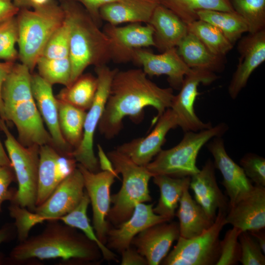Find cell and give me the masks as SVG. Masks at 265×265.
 Segmentation results:
<instances>
[{
	"label": "cell",
	"instance_id": "obj_7",
	"mask_svg": "<svg viewBox=\"0 0 265 265\" xmlns=\"http://www.w3.org/2000/svg\"><path fill=\"white\" fill-rule=\"evenodd\" d=\"M228 130L226 124L220 123L198 132H185L177 145L168 149H162L146 167L154 176L191 177L200 170L196 160L202 147L213 137L222 136Z\"/></svg>",
	"mask_w": 265,
	"mask_h": 265
},
{
	"label": "cell",
	"instance_id": "obj_28",
	"mask_svg": "<svg viewBox=\"0 0 265 265\" xmlns=\"http://www.w3.org/2000/svg\"><path fill=\"white\" fill-rule=\"evenodd\" d=\"M177 47L179 55L190 68L204 69L213 73L224 69V56L212 53L195 35L189 32Z\"/></svg>",
	"mask_w": 265,
	"mask_h": 265
},
{
	"label": "cell",
	"instance_id": "obj_21",
	"mask_svg": "<svg viewBox=\"0 0 265 265\" xmlns=\"http://www.w3.org/2000/svg\"><path fill=\"white\" fill-rule=\"evenodd\" d=\"M162 222L144 230L132 239L137 251L146 259L148 265H158L168 254L180 237L179 223Z\"/></svg>",
	"mask_w": 265,
	"mask_h": 265
},
{
	"label": "cell",
	"instance_id": "obj_6",
	"mask_svg": "<svg viewBox=\"0 0 265 265\" xmlns=\"http://www.w3.org/2000/svg\"><path fill=\"white\" fill-rule=\"evenodd\" d=\"M106 154L116 172L122 177L120 189L111 196L113 206L107 217L116 227L131 217L138 203L151 201L149 182L154 175L146 166L136 164L116 149Z\"/></svg>",
	"mask_w": 265,
	"mask_h": 265
},
{
	"label": "cell",
	"instance_id": "obj_13",
	"mask_svg": "<svg viewBox=\"0 0 265 265\" xmlns=\"http://www.w3.org/2000/svg\"><path fill=\"white\" fill-rule=\"evenodd\" d=\"M103 31L109 40L111 60L115 63L131 61L135 50L155 46L154 29L148 24L119 26L107 23Z\"/></svg>",
	"mask_w": 265,
	"mask_h": 265
},
{
	"label": "cell",
	"instance_id": "obj_38",
	"mask_svg": "<svg viewBox=\"0 0 265 265\" xmlns=\"http://www.w3.org/2000/svg\"><path fill=\"white\" fill-rule=\"evenodd\" d=\"M18 40V29L16 16L0 23V59L14 62L18 58L16 45Z\"/></svg>",
	"mask_w": 265,
	"mask_h": 265
},
{
	"label": "cell",
	"instance_id": "obj_47",
	"mask_svg": "<svg viewBox=\"0 0 265 265\" xmlns=\"http://www.w3.org/2000/svg\"><path fill=\"white\" fill-rule=\"evenodd\" d=\"M14 64V62L11 61H4L0 62V116L1 119L4 121L5 117L3 104L1 98V90L3 83L11 71Z\"/></svg>",
	"mask_w": 265,
	"mask_h": 265
},
{
	"label": "cell",
	"instance_id": "obj_17",
	"mask_svg": "<svg viewBox=\"0 0 265 265\" xmlns=\"http://www.w3.org/2000/svg\"><path fill=\"white\" fill-rule=\"evenodd\" d=\"M84 191L83 176L77 166L57 186L44 202L36 207L34 212L45 217L46 221L57 220L78 206Z\"/></svg>",
	"mask_w": 265,
	"mask_h": 265
},
{
	"label": "cell",
	"instance_id": "obj_45",
	"mask_svg": "<svg viewBox=\"0 0 265 265\" xmlns=\"http://www.w3.org/2000/svg\"><path fill=\"white\" fill-rule=\"evenodd\" d=\"M80 3L88 12L94 21L99 26L102 25V20L100 17V8L106 4L122 1L133 0H67Z\"/></svg>",
	"mask_w": 265,
	"mask_h": 265
},
{
	"label": "cell",
	"instance_id": "obj_9",
	"mask_svg": "<svg viewBox=\"0 0 265 265\" xmlns=\"http://www.w3.org/2000/svg\"><path fill=\"white\" fill-rule=\"evenodd\" d=\"M227 211L218 210L212 225L200 235L179 237L173 249L161 263L164 265H216L220 253L219 236L227 224Z\"/></svg>",
	"mask_w": 265,
	"mask_h": 265
},
{
	"label": "cell",
	"instance_id": "obj_8",
	"mask_svg": "<svg viewBox=\"0 0 265 265\" xmlns=\"http://www.w3.org/2000/svg\"><path fill=\"white\" fill-rule=\"evenodd\" d=\"M0 130L5 135L4 145L13 168L18 189L13 200L15 203L32 212L36 208L39 146L23 145L11 133L5 122L0 120Z\"/></svg>",
	"mask_w": 265,
	"mask_h": 265
},
{
	"label": "cell",
	"instance_id": "obj_19",
	"mask_svg": "<svg viewBox=\"0 0 265 265\" xmlns=\"http://www.w3.org/2000/svg\"><path fill=\"white\" fill-rule=\"evenodd\" d=\"M31 86L37 108L51 135L53 146L62 155L71 157L74 149L66 141L61 132L57 99L53 95V85L38 74H31Z\"/></svg>",
	"mask_w": 265,
	"mask_h": 265
},
{
	"label": "cell",
	"instance_id": "obj_36",
	"mask_svg": "<svg viewBox=\"0 0 265 265\" xmlns=\"http://www.w3.org/2000/svg\"><path fill=\"white\" fill-rule=\"evenodd\" d=\"M38 74L53 85L60 84L69 86L71 83V64L69 57L47 58L41 57L36 66Z\"/></svg>",
	"mask_w": 265,
	"mask_h": 265
},
{
	"label": "cell",
	"instance_id": "obj_50",
	"mask_svg": "<svg viewBox=\"0 0 265 265\" xmlns=\"http://www.w3.org/2000/svg\"><path fill=\"white\" fill-rule=\"evenodd\" d=\"M16 231L14 224H6L0 228V244L9 240Z\"/></svg>",
	"mask_w": 265,
	"mask_h": 265
},
{
	"label": "cell",
	"instance_id": "obj_3",
	"mask_svg": "<svg viewBox=\"0 0 265 265\" xmlns=\"http://www.w3.org/2000/svg\"><path fill=\"white\" fill-rule=\"evenodd\" d=\"M101 254L97 244L76 228L52 220L40 234L20 242L11 251L9 258L15 263L56 258L91 262L98 260Z\"/></svg>",
	"mask_w": 265,
	"mask_h": 265
},
{
	"label": "cell",
	"instance_id": "obj_24",
	"mask_svg": "<svg viewBox=\"0 0 265 265\" xmlns=\"http://www.w3.org/2000/svg\"><path fill=\"white\" fill-rule=\"evenodd\" d=\"M213 162L209 159L199 171L191 176L189 187L194 200L207 214L215 219L218 210L228 211L229 200L217 183Z\"/></svg>",
	"mask_w": 265,
	"mask_h": 265
},
{
	"label": "cell",
	"instance_id": "obj_39",
	"mask_svg": "<svg viewBox=\"0 0 265 265\" xmlns=\"http://www.w3.org/2000/svg\"><path fill=\"white\" fill-rule=\"evenodd\" d=\"M8 210L10 216L15 220L14 225L19 242L28 238L33 226L46 221L45 217L14 202H10Z\"/></svg>",
	"mask_w": 265,
	"mask_h": 265
},
{
	"label": "cell",
	"instance_id": "obj_23",
	"mask_svg": "<svg viewBox=\"0 0 265 265\" xmlns=\"http://www.w3.org/2000/svg\"><path fill=\"white\" fill-rule=\"evenodd\" d=\"M226 224L250 232L265 227V186L254 185L253 190L232 206H229Z\"/></svg>",
	"mask_w": 265,
	"mask_h": 265
},
{
	"label": "cell",
	"instance_id": "obj_42",
	"mask_svg": "<svg viewBox=\"0 0 265 265\" xmlns=\"http://www.w3.org/2000/svg\"><path fill=\"white\" fill-rule=\"evenodd\" d=\"M238 240L241 248L239 260L242 265H265V256L261 247L247 231H242Z\"/></svg>",
	"mask_w": 265,
	"mask_h": 265
},
{
	"label": "cell",
	"instance_id": "obj_48",
	"mask_svg": "<svg viewBox=\"0 0 265 265\" xmlns=\"http://www.w3.org/2000/svg\"><path fill=\"white\" fill-rule=\"evenodd\" d=\"M19 10L13 0H0V23L16 16Z\"/></svg>",
	"mask_w": 265,
	"mask_h": 265
},
{
	"label": "cell",
	"instance_id": "obj_53",
	"mask_svg": "<svg viewBox=\"0 0 265 265\" xmlns=\"http://www.w3.org/2000/svg\"><path fill=\"white\" fill-rule=\"evenodd\" d=\"M14 3L19 8H29V0H13Z\"/></svg>",
	"mask_w": 265,
	"mask_h": 265
},
{
	"label": "cell",
	"instance_id": "obj_25",
	"mask_svg": "<svg viewBox=\"0 0 265 265\" xmlns=\"http://www.w3.org/2000/svg\"><path fill=\"white\" fill-rule=\"evenodd\" d=\"M147 24L154 29V47L161 53L177 48L188 32L185 22L172 11L159 3Z\"/></svg>",
	"mask_w": 265,
	"mask_h": 265
},
{
	"label": "cell",
	"instance_id": "obj_44",
	"mask_svg": "<svg viewBox=\"0 0 265 265\" xmlns=\"http://www.w3.org/2000/svg\"><path fill=\"white\" fill-rule=\"evenodd\" d=\"M16 178L12 166L0 165V212L2 203L6 201H12L15 195L16 190L10 188L9 186Z\"/></svg>",
	"mask_w": 265,
	"mask_h": 265
},
{
	"label": "cell",
	"instance_id": "obj_32",
	"mask_svg": "<svg viewBox=\"0 0 265 265\" xmlns=\"http://www.w3.org/2000/svg\"><path fill=\"white\" fill-rule=\"evenodd\" d=\"M198 19L208 22L218 28L233 45L243 33L248 32L243 18L235 11L201 10L197 12Z\"/></svg>",
	"mask_w": 265,
	"mask_h": 265
},
{
	"label": "cell",
	"instance_id": "obj_11",
	"mask_svg": "<svg viewBox=\"0 0 265 265\" xmlns=\"http://www.w3.org/2000/svg\"><path fill=\"white\" fill-rule=\"evenodd\" d=\"M218 78L215 73L197 68H191L185 76L180 91L174 95L170 107L176 116L178 127L185 132H198L212 126L210 123H204L198 118L194 105L199 94L198 86L201 83L209 85Z\"/></svg>",
	"mask_w": 265,
	"mask_h": 265
},
{
	"label": "cell",
	"instance_id": "obj_41",
	"mask_svg": "<svg viewBox=\"0 0 265 265\" xmlns=\"http://www.w3.org/2000/svg\"><path fill=\"white\" fill-rule=\"evenodd\" d=\"M41 57L47 58L69 57V27L65 20L49 39Z\"/></svg>",
	"mask_w": 265,
	"mask_h": 265
},
{
	"label": "cell",
	"instance_id": "obj_18",
	"mask_svg": "<svg viewBox=\"0 0 265 265\" xmlns=\"http://www.w3.org/2000/svg\"><path fill=\"white\" fill-rule=\"evenodd\" d=\"M140 65L147 76L166 75L171 85L180 89L185 76L191 71L179 55L177 48L155 54L144 48L135 50L132 61Z\"/></svg>",
	"mask_w": 265,
	"mask_h": 265
},
{
	"label": "cell",
	"instance_id": "obj_52",
	"mask_svg": "<svg viewBox=\"0 0 265 265\" xmlns=\"http://www.w3.org/2000/svg\"><path fill=\"white\" fill-rule=\"evenodd\" d=\"M0 116V120L1 119ZM0 165L11 166V161L0 139Z\"/></svg>",
	"mask_w": 265,
	"mask_h": 265
},
{
	"label": "cell",
	"instance_id": "obj_29",
	"mask_svg": "<svg viewBox=\"0 0 265 265\" xmlns=\"http://www.w3.org/2000/svg\"><path fill=\"white\" fill-rule=\"evenodd\" d=\"M152 178L160 192L158 203L153 208L154 212L170 221L175 216L176 210L184 190L189 187L191 177L175 178L160 174Z\"/></svg>",
	"mask_w": 265,
	"mask_h": 265
},
{
	"label": "cell",
	"instance_id": "obj_20",
	"mask_svg": "<svg viewBox=\"0 0 265 265\" xmlns=\"http://www.w3.org/2000/svg\"><path fill=\"white\" fill-rule=\"evenodd\" d=\"M238 62L228 87L229 96L237 98L252 73L265 61V29L249 33L239 42Z\"/></svg>",
	"mask_w": 265,
	"mask_h": 265
},
{
	"label": "cell",
	"instance_id": "obj_43",
	"mask_svg": "<svg viewBox=\"0 0 265 265\" xmlns=\"http://www.w3.org/2000/svg\"><path fill=\"white\" fill-rule=\"evenodd\" d=\"M240 165L247 177L255 185L265 186V159L252 153L243 156Z\"/></svg>",
	"mask_w": 265,
	"mask_h": 265
},
{
	"label": "cell",
	"instance_id": "obj_31",
	"mask_svg": "<svg viewBox=\"0 0 265 265\" xmlns=\"http://www.w3.org/2000/svg\"><path fill=\"white\" fill-rule=\"evenodd\" d=\"M159 3L177 15L186 25L198 20L201 10L234 11L230 0H157Z\"/></svg>",
	"mask_w": 265,
	"mask_h": 265
},
{
	"label": "cell",
	"instance_id": "obj_35",
	"mask_svg": "<svg viewBox=\"0 0 265 265\" xmlns=\"http://www.w3.org/2000/svg\"><path fill=\"white\" fill-rule=\"evenodd\" d=\"M188 32L195 35L212 53L224 56L233 48L222 32L212 25L197 20L187 25Z\"/></svg>",
	"mask_w": 265,
	"mask_h": 265
},
{
	"label": "cell",
	"instance_id": "obj_15",
	"mask_svg": "<svg viewBox=\"0 0 265 265\" xmlns=\"http://www.w3.org/2000/svg\"><path fill=\"white\" fill-rule=\"evenodd\" d=\"M157 120L156 125L148 135L125 143L116 149L136 164L146 166L162 150L168 132L178 127L176 116L170 108Z\"/></svg>",
	"mask_w": 265,
	"mask_h": 265
},
{
	"label": "cell",
	"instance_id": "obj_26",
	"mask_svg": "<svg viewBox=\"0 0 265 265\" xmlns=\"http://www.w3.org/2000/svg\"><path fill=\"white\" fill-rule=\"evenodd\" d=\"M158 4L157 0L116 1L102 6L99 14L102 20L112 25L126 23L147 24Z\"/></svg>",
	"mask_w": 265,
	"mask_h": 265
},
{
	"label": "cell",
	"instance_id": "obj_10",
	"mask_svg": "<svg viewBox=\"0 0 265 265\" xmlns=\"http://www.w3.org/2000/svg\"><path fill=\"white\" fill-rule=\"evenodd\" d=\"M97 88L93 103L86 112L82 140L71 156L85 168L92 172L100 171L98 158L94 151V138L103 114L113 78L118 69H111L106 65L95 67Z\"/></svg>",
	"mask_w": 265,
	"mask_h": 265
},
{
	"label": "cell",
	"instance_id": "obj_1",
	"mask_svg": "<svg viewBox=\"0 0 265 265\" xmlns=\"http://www.w3.org/2000/svg\"><path fill=\"white\" fill-rule=\"evenodd\" d=\"M174 96L172 88L159 87L150 80L142 69L118 70L98 127L100 132L107 139L114 138L123 128L125 118L140 122L147 106L157 111V120L170 107Z\"/></svg>",
	"mask_w": 265,
	"mask_h": 265
},
{
	"label": "cell",
	"instance_id": "obj_5",
	"mask_svg": "<svg viewBox=\"0 0 265 265\" xmlns=\"http://www.w3.org/2000/svg\"><path fill=\"white\" fill-rule=\"evenodd\" d=\"M16 17L18 58L32 73L49 39L63 23L64 12L60 4L50 0L32 9H20Z\"/></svg>",
	"mask_w": 265,
	"mask_h": 265
},
{
	"label": "cell",
	"instance_id": "obj_40",
	"mask_svg": "<svg viewBox=\"0 0 265 265\" xmlns=\"http://www.w3.org/2000/svg\"><path fill=\"white\" fill-rule=\"evenodd\" d=\"M242 231L233 227L220 241V253L216 265H236L239 263L241 248L238 237Z\"/></svg>",
	"mask_w": 265,
	"mask_h": 265
},
{
	"label": "cell",
	"instance_id": "obj_14",
	"mask_svg": "<svg viewBox=\"0 0 265 265\" xmlns=\"http://www.w3.org/2000/svg\"><path fill=\"white\" fill-rule=\"evenodd\" d=\"M77 167L74 158L62 155L52 145L40 146L36 207L44 202Z\"/></svg>",
	"mask_w": 265,
	"mask_h": 265
},
{
	"label": "cell",
	"instance_id": "obj_46",
	"mask_svg": "<svg viewBox=\"0 0 265 265\" xmlns=\"http://www.w3.org/2000/svg\"><path fill=\"white\" fill-rule=\"evenodd\" d=\"M121 265H148L145 258L131 246L121 253Z\"/></svg>",
	"mask_w": 265,
	"mask_h": 265
},
{
	"label": "cell",
	"instance_id": "obj_37",
	"mask_svg": "<svg viewBox=\"0 0 265 265\" xmlns=\"http://www.w3.org/2000/svg\"><path fill=\"white\" fill-rule=\"evenodd\" d=\"M236 13L246 22L249 33L265 29V0H230Z\"/></svg>",
	"mask_w": 265,
	"mask_h": 265
},
{
	"label": "cell",
	"instance_id": "obj_12",
	"mask_svg": "<svg viewBox=\"0 0 265 265\" xmlns=\"http://www.w3.org/2000/svg\"><path fill=\"white\" fill-rule=\"evenodd\" d=\"M77 166L82 174L92 206L93 227L99 240L105 244L109 230L107 217L111 203L110 188L118 174L106 171L92 172L79 163Z\"/></svg>",
	"mask_w": 265,
	"mask_h": 265
},
{
	"label": "cell",
	"instance_id": "obj_22",
	"mask_svg": "<svg viewBox=\"0 0 265 265\" xmlns=\"http://www.w3.org/2000/svg\"><path fill=\"white\" fill-rule=\"evenodd\" d=\"M153 206V204L138 203L129 219L115 228L109 229L106 246L121 253L131 246L133 238L144 230L159 223L170 221L155 213Z\"/></svg>",
	"mask_w": 265,
	"mask_h": 265
},
{
	"label": "cell",
	"instance_id": "obj_27",
	"mask_svg": "<svg viewBox=\"0 0 265 265\" xmlns=\"http://www.w3.org/2000/svg\"><path fill=\"white\" fill-rule=\"evenodd\" d=\"M186 187L179 201L175 215L179 219L180 236L185 238L197 237L209 229L214 220L192 199Z\"/></svg>",
	"mask_w": 265,
	"mask_h": 265
},
{
	"label": "cell",
	"instance_id": "obj_4",
	"mask_svg": "<svg viewBox=\"0 0 265 265\" xmlns=\"http://www.w3.org/2000/svg\"><path fill=\"white\" fill-rule=\"evenodd\" d=\"M69 27L71 83L89 66L106 65L111 60L109 40L88 12L77 2L61 0Z\"/></svg>",
	"mask_w": 265,
	"mask_h": 265
},
{
	"label": "cell",
	"instance_id": "obj_33",
	"mask_svg": "<svg viewBox=\"0 0 265 265\" xmlns=\"http://www.w3.org/2000/svg\"><path fill=\"white\" fill-rule=\"evenodd\" d=\"M57 103L61 132L66 141L75 150L82 140L86 112L58 99Z\"/></svg>",
	"mask_w": 265,
	"mask_h": 265
},
{
	"label": "cell",
	"instance_id": "obj_16",
	"mask_svg": "<svg viewBox=\"0 0 265 265\" xmlns=\"http://www.w3.org/2000/svg\"><path fill=\"white\" fill-rule=\"evenodd\" d=\"M207 147L213 157L215 168L222 174L221 184L229 197V206H232L248 195L254 185L247 177L242 167L227 154L221 136L213 137Z\"/></svg>",
	"mask_w": 265,
	"mask_h": 265
},
{
	"label": "cell",
	"instance_id": "obj_2",
	"mask_svg": "<svg viewBox=\"0 0 265 265\" xmlns=\"http://www.w3.org/2000/svg\"><path fill=\"white\" fill-rule=\"evenodd\" d=\"M31 74L24 64L15 63L7 76L1 90L5 121L15 125L23 145L53 146L32 94Z\"/></svg>",
	"mask_w": 265,
	"mask_h": 265
},
{
	"label": "cell",
	"instance_id": "obj_34",
	"mask_svg": "<svg viewBox=\"0 0 265 265\" xmlns=\"http://www.w3.org/2000/svg\"><path fill=\"white\" fill-rule=\"evenodd\" d=\"M97 85V77L82 74L70 85L62 89L56 98L86 111L93 103Z\"/></svg>",
	"mask_w": 265,
	"mask_h": 265
},
{
	"label": "cell",
	"instance_id": "obj_49",
	"mask_svg": "<svg viewBox=\"0 0 265 265\" xmlns=\"http://www.w3.org/2000/svg\"><path fill=\"white\" fill-rule=\"evenodd\" d=\"M98 155L99 166L101 171H108L118 174L115 170L113 164L107 154L105 153L102 147L100 144L98 145Z\"/></svg>",
	"mask_w": 265,
	"mask_h": 265
},
{
	"label": "cell",
	"instance_id": "obj_51",
	"mask_svg": "<svg viewBox=\"0 0 265 265\" xmlns=\"http://www.w3.org/2000/svg\"><path fill=\"white\" fill-rule=\"evenodd\" d=\"M256 240L263 252L265 253V229L248 232Z\"/></svg>",
	"mask_w": 265,
	"mask_h": 265
},
{
	"label": "cell",
	"instance_id": "obj_30",
	"mask_svg": "<svg viewBox=\"0 0 265 265\" xmlns=\"http://www.w3.org/2000/svg\"><path fill=\"white\" fill-rule=\"evenodd\" d=\"M89 204L90 200L85 190L84 195L78 206L71 212L58 218L57 220L81 230L88 239L97 244L104 259L118 262L115 253L99 240L93 227L91 225L87 215Z\"/></svg>",
	"mask_w": 265,
	"mask_h": 265
}]
</instances>
